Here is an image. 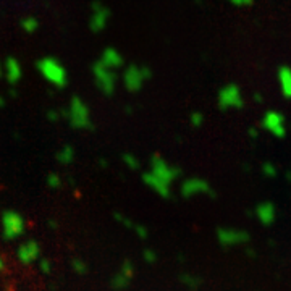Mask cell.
I'll return each mask as SVG.
<instances>
[{
    "label": "cell",
    "mask_w": 291,
    "mask_h": 291,
    "mask_svg": "<svg viewBox=\"0 0 291 291\" xmlns=\"http://www.w3.org/2000/svg\"><path fill=\"white\" fill-rule=\"evenodd\" d=\"M2 75H4V65L0 63V76H2Z\"/></svg>",
    "instance_id": "8d00e7d4"
},
{
    "label": "cell",
    "mask_w": 291,
    "mask_h": 291,
    "mask_svg": "<svg viewBox=\"0 0 291 291\" xmlns=\"http://www.w3.org/2000/svg\"><path fill=\"white\" fill-rule=\"evenodd\" d=\"M142 181H144L145 186L151 188L156 194L160 196V198L167 199V198H170V196H172V186L162 183V181L157 180L152 173H149V172L142 173Z\"/></svg>",
    "instance_id": "2e32d148"
},
{
    "label": "cell",
    "mask_w": 291,
    "mask_h": 291,
    "mask_svg": "<svg viewBox=\"0 0 291 291\" xmlns=\"http://www.w3.org/2000/svg\"><path fill=\"white\" fill-rule=\"evenodd\" d=\"M260 126L262 129L268 133L270 136L276 137V139H281V137L286 136V116L285 113H281L280 110H267L260 118Z\"/></svg>",
    "instance_id": "52a82bcc"
},
{
    "label": "cell",
    "mask_w": 291,
    "mask_h": 291,
    "mask_svg": "<svg viewBox=\"0 0 291 291\" xmlns=\"http://www.w3.org/2000/svg\"><path fill=\"white\" fill-rule=\"evenodd\" d=\"M142 259L148 262V264H156L157 262V252L154 249H144Z\"/></svg>",
    "instance_id": "f1b7e54d"
},
{
    "label": "cell",
    "mask_w": 291,
    "mask_h": 291,
    "mask_svg": "<svg viewBox=\"0 0 291 291\" xmlns=\"http://www.w3.org/2000/svg\"><path fill=\"white\" fill-rule=\"evenodd\" d=\"M189 123L194 128H201L204 125V115L201 112H193L191 116H189Z\"/></svg>",
    "instance_id": "484cf974"
},
{
    "label": "cell",
    "mask_w": 291,
    "mask_h": 291,
    "mask_svg": "<svg viewBox=\"0 0 291 291\" xmlns=\"http://www.w3.org/2000/svg\"><path fill=\"white\" fill-rule=\"evenodd\" d=\"M149 173H152L157 180H160L162 183L172 186L175 181L181 177V170L177 165H172L170 162H167L164 157L160 156H152L151 165H149Z\"/></svg>",
    "instance_id": "5b68a950"
},
{
    "label": "cell",
    "mask_w": 291,
    "mask_h": 291,
    "mask_svg": "<svg viewBox=\"0 0 291 291\" xmlns=\"http://www.w3.org/2000/svg\"><path fill=\"white\" fill-rule=\"evenodd\" d=\"M217 104L222 110H239L244 107V97L241 87L235 83L222 86L217 94Z\"/></svg>",
    "instance_id": "277c9868"
},
{
    "label": "cell",
    "mask_w": 291,
    "mask_h": 291,
    "mask_svg": "<svg viewBox=\"0 0 291 291\" xmlns=\"http://www.w3.org/2000/svg\"><path fill=\"white\" fill-rule=\"evenodd\" d=\"M49 227H50V228H55V227H57V223L50 220V222H49Z\"/></svg>",
    "instance_id": "e575fe53"
},
{
    "label": "cell",
    "mask_w": 291,
    "mask_h": 291,
    "mask_svg": "<svg viewBox=\"0 0 291 291\" xmlns=\"http://www.w3.org/2000/svg\"><path fill=\"white\" fill-rule=\"evenodd\" d=\"M62 116L68 120L70 126L75 129H89L92 128V120H91V112L86 102L81 97H71L70 105L67 110L62 112Z\"/></svg>",
    "instance_id": "6da1fadb"
},
{
    "label": "cell",
    "mask_w": 291,
    "mask_h": 291,
    "mask_svg": "<svg viewBox=\"0 0 291 291\" xmlns=\"http://www.w3.org/2000/svg\"><path fill=\"white\" fill-rule=\"evenodd\" d=\"M254 100H256V102H262V96H260V94H254Z\"/></svg>",
    "instance_id": "836d02e7"
},
{
    "label": "cell",
    "mask_w": 291,
    "mask_h": 291,
    "mask_svg": "<svg viewBox=\"0 0 291 291\" xmlns=\"http://www.w3.org/2000/svg\"><path fill=\"white\" fill-rule=\"evenodd\" d=\"M180 193L186 199L198 198V196H214L215 194L212 185H210L207 180L199 178V177L186 178L180 186Z\"/></svg>",
    "instance_id": "30bf717a"
},
{
    "label": "cell",
    "mask_w": 291,
    "mask_h": 291,
    "mask_svg": "<svg viewBox=\"0 0 291 291\" xmlns=\"http://www.w3.org/2000/svg\"><path fill=\"white\" fill-rule=\"evenodd\" d=\"M260 172L268 180H272V178L276 177V175H278V169H276V165L273 162H264L260 167Z\"/></svg>",
    "instance_id": "7402d4cb"
},
{
    "label": "cell",
    "mask_w": 291,
    "mask_h": 291,
    "mask_svg": "<svg viewBox=\"0 0 291 291\" xmlns=\"http://www.w3.org/2000/svg\"><path fill=\"white\" fill-rule=\"evenodd\" d=\"M47 185L50 188H54V189H58V188L63 186V178L57 173H50L47 177Z\"/></svg>",
    "instance_id": "cb8c5ba5"
},
{
    "label": "cell",
    "mask_w": 291,
    "mask_h": 291,
    "mask_svg": "<svg viewBox=\"0 0 291 291\" xmlns=\"http://www.w3.org/2000/svg\"><path fill=\"white\" fill-rule=\"evenodd\" d=\"M17 257L21 264L29 265L38 262L41 257V246L36 239H28V241L21 243L17 249Z\"/></svg>",
    "instance_id": "4fadbf2b"
},
{
    "label": "cell",
    "mask_w": 291,
    "mask_h": 291,
    "mask_svg": "<svg viewBox=\"0 0 291 291\" xmlns=\"http://www.w3.org/2000/svg\"><path fill=\"white\" fill-rule=\"evenodd\" d=\"M278 215L276 206L272 201H260L254 207V218L262 225V227H272Z\"/></svg>",
    "instance_id": "7c38bea8"
},
{
    "label": "cell",
    "mask_w": 291,
    "mask_h": 291,
    "mask_svg": "<svg viewBox=\"0 0 291 291\" xmlns=\"http://www.w3.org/2000/svg\"><path fill=\"white\" fill-rule=\"evenodd\" d=\"M123 84H125L126 91L129 92H137L142 89V86L145 84V81H149L152 78V70L149 67H139L136 63H131L123 71Z\"/></svg>",
    "instance_id": "3957f363"
},
{
    "label": "cell",
    "mask_w": 291,
    "mask_h": 291,
    "mask_svg": "<svg viewBox=\"0 0 291 291\" xmlns=\"http://www.w3.org/2000/svg\"><path fill=\"white\" fill-rule=\"evenodd\" d=\"M180 281H181V285H183L186 289L189 291H196V289H199L201 285H202V281L199 276H196L193 273H183L180 276Z\"/></svg>",
    "instance_id": "ffe728a7"
},
{
    "label": "cell",
    "mask_w": 291,
    "mask_h": 291,
    "mask_svg": "<svg viewBox=\"0 0 291 291\" xmlns=\"http://www.w3.org/2000/svg\"><path fill=\"white\" fill-rule=\"evenodd\" d=\"M276 83H278L281 96L285 99H291V67L281 65L276 71Z\"/></svg>",
    "instance_id": "ac0fdd59"
},
{
    "label": "cell",
    "mask_w": 291,
    "mask_h": 291,
    "mask_svg": "<svg viewBox=\"0 0 291 291\" xmlns=\"http://www.w3.org/2000/svg\"><path fill=\"white\" fill-rule=\"evenodd\" d=\"M21 29L26 33H34L39 29V20L34 17H26L21 20Z\"/></svg>",
    "instance_id": "44dd1931"
},
{
    "label": "cell",
    "mask_w": 291,
    "mask_h": 291,
    "mask_svg": "<svg viewBox=\"0 0 291 291\" xmlns=\"http://www.w3.org/2000/svg\"><path fill=\"white\" fill-rule=\"evenodd\" d=\"M52 268H54V265H52V262H50L49 259H41L39 260V270L44 275H49L50 272H52Z\"/></svg>",
    "instance_id": "4316f807"
},
{
    "label": "cell",
    "mask_w": 291,
    "mask_h": 291,
    "mask_svg": "<svg viewBox=\"0 0 291 291\" xmlns=\"http://www.w3.org/2000/svg\"><path fill=\"white\" fill-rule=\"evenodd\" d=\"M233 7H239V9H244V7H251L254 0H225Z\"/></svg>",
    "instance_id": "f546056e"
},
{
    "label": "cell",
    "mask_w": 291,
    "mask_h": 291,
    "mask_svg": "<svg viewBox=\"0 0 291 291\" xmlns=\"http://www.w3.org/2000/svg\"><path fill=\"white\" fill-rule=\"evenodd\" d=\"M115 218H116V222L123 225V227L131 228V230H133V228H134V225H136L133 220H131V218H128V217H125V215H121V214H116Z\"/></svg>",
    "instance_id": "83f0119b"
},
{
    "label": "cell",
    "mask_w": 291,
    "mask_h": 291,
    "mask_svg": "<svg viewBox=\"0 0 291 291\" xmlns=\"http://www.w3.org/2000/svg\"><path fill=\"white\" fill-rule=\"evenodd\" d=\"M92 75H94V83L99 87V91L104 96H112L116 87V73L110 68L104 67L100 62H96L92 65Z\"/></svg>",
    "instance_id": "9c48e42d"
},
{
    "label": "cell",
    "mask_w": 291,
    "mask_h": 291,
    "mask_svg": "<svg viewBox=\"0 0 291 291\" xmlns=\"http://www.w3.org/2000/svg\"><path fill=\"white\" fill-rule=\"evenodd\" d=\"M71 267H73V272H76L79 275H84L87 273V264L79 257H75L71 260Z\"/></svg>",
    "instance_id": "603a6c76"
},
{
    "label": "cell",
    "mask_w": 291,
    "mask_h": 291,
    "mask_svg": "<svg viewBox=\"0 0 291 291\" xmlns=\"http://www.w3.org/2000/svg\"><path fill=\"white\" fill-rule=\"evenodd\" d=\"M0 223H2V233L5 239H17L23 236L26 231V220L17 210H5L0 217Z\"/></svg>",
    "instance_id": "8992f818"
},
{
    "label": "cell",
    "mask_w": 291,
    "mask_h": 291,
    "mask_svg": "<svg viewBox=\"0 0 291 291\" xmlns=\"http://www.w3.org/2000/svg\"><path fill=\"white\" fill-rule=\"evenodd\" d=\"M4 73H5V78L7 81H9L12 86L17 84L21 76H23V70H21V65L20 62L17 60V58L13 57H9L4 63Z\"/></svg>",
    "instance_id": "e0dca14e"
},
{
    "label": "cell",
    "mask_w": 291,
    "mask_h": 291,
    "mask_svg": "<svg viewBox=\"0 0 291 291\" xmlns=\"http://www.w3.org/2000/svg\"><path fill=\"white\" fill-rule=\"evenodd\" d=\"M97 62H100L104 67L115 71V70H118V68L123 67V65H125V58H123V55L116 49L107 47V49L102 50V55H100V58Z\"/></svg>",
    "instance_id": "9a60e30c"
},
{
    "label": "cell",
    "mask_w": 291,
    "mask_h": 291,
    "mask_svg": "<svg viewBox=\"0 0 291 291\" xmlns=\"http://www.w3.org/2000/svg\"><path fill=\"white\" fill-rule=\"evenodd\" d=\"M286 178H288V180L291 181V172H288V173H286Z\"/></svg>",
    "instance_id": "74e56055"
},
{
    "label": "cell",
    "mask_w": 291,
    "mask_h": 291,
    "mask_svg": "<svg viewBox=\"0 0 291 291\" xmlns=\"http://www.w3.org/2000/svg\"><path fill=\"white\" fill-rule=\"evenodd\" d=\"M91 18H89V29L92 33H100L107 28L108 20H110V10L100 2V0H94L91 4Z\"/></svg>",
    "instance_id": "8fae6325"
},
{
    "label": "cell",
    "mask_w": 291,
    "mask_h": 291,
    "mask_svg": "<svg viewBox=\"0 0 291 291\" xmlns=\"http://www.w3.org/2000/svg\"><path fill=\"white\" fill-rule=\"evenodd\" d=\"M0 107H5V99L0 96Z\"/></svg>",
    "instance_id": "d590c367"
},
{
    "label": "cell",
    "mask_w": 291,
    "mask_h": 291,
    "mask_svg": "<svg viewBox=\"0 0 291 291\" xmlns=\"http://www.w3.org/2000/svg\"><path fill=\"white\" fill-rule=\"evenodd\" d=\"M133 275H134V267H133V264H131L129 260H125L121 264L120 270L112 276V280H110L112 288L116 289V291L126 289L129 286L131 280H133Z\"/></svg>",
    "instance_id": "5bb4252c"
},
{
    "label": "cell",
    "mask_w": 291,
    "mask_h": 291,
    "mask_svg": "<svg viewBox=\"0 0 291 291\" xmlns=\"http://www.w3.org/2000/svg\"><path fill=\"white\" fill-rule=\"evenodd\" d=\"M76 157V152L73 149V145H63V148L57 152V160L60 162L62 165H70L73 160Z\"/></svg>",
    "instance_id": "d6986e66"
},
{
    "label": "cell",
    "mask_w": 291,
    "mask_h": 291,
    "mask_svg": "<svg viewBox=\"0 0 291 291\" xmlns=\"http://www.w3.org/2000/svg\"><path fill=\"white\" fill-rule=\"evenodd\" d=\"M123 162H125V165L128 167V169H131V170L139 169V160H137V157L133 156V154H125V156H123Z\"/></svg>",
    "instance_id": "d4e9b609"
},
{
    "label": "cell",
    "mask_w": 291,
    "mask_h": 291,
    "mask_svg": "<svg viewBox=\"0 0 291 291\" xmlns=\"http://www.w3.org/2000/svg\"><path fill=\"white\" fill-rule=\"evenodd\" d=\"M247 134H249L251 139H257V137H259V129L257 128H249Z\"/></svg>",
    "instance_id": "1f68e13d"
},
{
    "label": "cell",
    "mask_w": 291,
    "mask_h": 291,
    "mask_svg": "<svg viewBox=\"0 0 291 291\" xmlns=\"http://www.w3.org/2000/svg\"><path fill=\"white\" fill-rule=\"evenodd\" d=\"M4 268H5V260H4V257H2V256H0V272H2Z\"/></svg>",
    "instance_id": "d6a6232c"
},
{
    "label": "cell",
    "mask_w": 291,
    "mask_h": 291,
    "mask_svg": "<svg viewBox=\"0 0 291 291\" xmlns=\"http://www.w3.org/2000/svg\"><path fill=\"white\" fill-rule=\"evenodd\" d=\"M60 116H62V112H57V110H50L47 113V118L50 121H57V120H60Z\"/></svg>",
    "instance_id": "4dcf8cb0"
},
{
    "label": "cell",
    "mask_w": 291,
    "mask_h": 291,
    "mask_svg": "<svg viewBox=\"0 0 291 291\" xmlns=\"http://www.w3.org/2000/svg\"><path fill=\"white\" fill-rule=\"evenodd\" d=\"M215 238L223 247H236L244 246L251 241V235L243 228L238 227H220L215 233Z\"/></svg>",
    "instance_id": "ba28073f"
},
{
    "label": "cell",
    "mask_w": 291,
    "mask_h": 291,
    "mask_svg": "<svg viewBox=\"0 0 291 291\" xmlns=\"http://www.w3.org/2000/svg\"><path fill=\"white\" fill-rule=\"evenodd\" d=\"M38 65V70L39 73L44 76L47 83H50L52 86L62 89L68 84V73L67 68L57 60L54 57H44L41 60L36 63Z\"/></svg>",
    "instance_id": "7a4b0ae2"
}]
</instances>
